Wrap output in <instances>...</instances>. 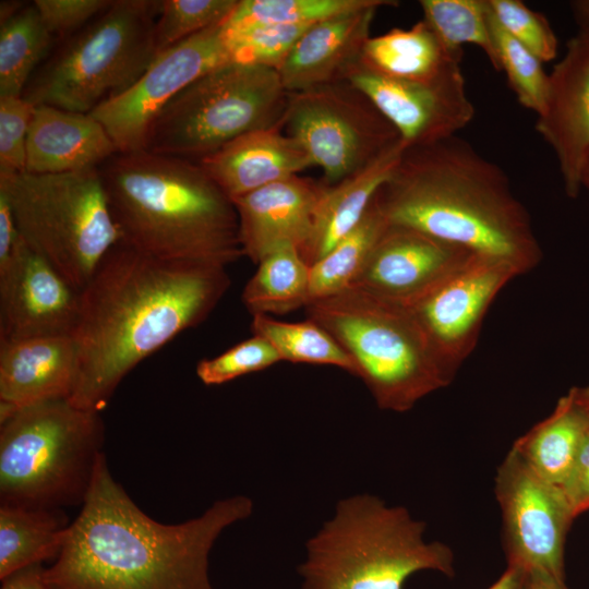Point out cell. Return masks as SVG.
<instances>
[{
	"instance_id": "6da1fadb",
	"label": "cell",
	"mask_w": 589,
	"mask_h": 589,
	"mask_svg": "<svg viewBox=\"0 0 589 589\" xmlns=\"http://www.w3.org/2000/svg\"><path fill=\"white\" fill-rule=\"evenodd\" d=\"M230 284L227 266L159 259L120 241L81 291L72 334L79 370L70 402L101 413L122 380L203 323Z\"/></svg>"
},
{
	"instance_id": "7a4b0ae2",
	"label": "cell",
	"mask_w": 589,
	"mask_h": 589,
	"mask_svg": "<svg viewBox=\"0 0 589 589\" xmlns=\"http://www.w3.org/2000/svg\"><path fill=\"white\" fill-rule=\"evenodd\" d=\"M253 508L249 496L235 495L189 520L159 522L115 480L103 452L62 550L45 568V582L48 589H215L212 549Z\"/></svg>"
},
{
	"instance_id": "3957f363",
	"label": "cell",
	"mask_w": 589,
	"mask_h": 589,
	"mask_svg": "<svg viewBox=\"0 0 589 589\" xmlns=\"http://www.w3.org/2000/svg\"><path fill=\"white\" fill-rule=\"evenodd\" d=\"M374 200L388 224L501 261L518 276L542 259L506 172L457 135L406 147Z\"/></svg>"
},
{
	"instance_id": "277c9868",
	"label": "cell",
	"mask_w": 589,
	"mask_h": 589,
	"mask_svg": "<svg viewBox=\"0 0 589 589\" xmlns=\"http://www.w3.org/2000/svg\"><path fill=\"white\" fill-rule=\"evenodd\" d=\"M99 172L125 244L224 266L243 256L235 205L197 163L142 149L117 153Z\"/></svg>"
},
{
	"instance_id": "5b68a950",
	"label": "cell",
	"mask_w": 589,
	"mask_h": 589,
	"mask_svg": "<svg viewBox=\"0 0 589 589\" xmlns=\"http://www.w3.org/2000/svg\"><path fill=\"white\" fill-rule=\"evenodd\" d=\"M425 527L406 507L376 495L344 497L305 543L297 568L301 589H404L421 570L453 577V550L426 541Z\"/></svg>"
},
{
	"instance_id": "8992f818",
	"label": "cell",
	"mask_w": 589,
	"mask_h": 589,
	"mask_svg": "<svg viewBox=\"0 0 589 589\" xmlns=\"http://www.w3.org/2000/svg\"><path fill=\"white\" fill-rule=\"evenodd\" d=\"M105 442L100 412L53 399L0 421V505H83Z\"/></svg>"
},
{
	"instance_id": "52a82bcc",
	"label": "cell",
	"mask_w": 589,
	"mask_h": 589,
	"mask_svg": "<svg viewBox=\"0 0 589 589\" xmlns=\"http://www.w3.org/2000/svg\"><path fill=\"white\" fill-rule=\"evenodd\" d=\"M304 309L349 354L382 410L409 411L453 382L402 304L348 287Z\"/></svg>"
},
{
	"instance_id": "ba28073f",
	"label": "cell",
	"mask_w": 589,
	"mask_h": 589,
	"mask_svg": "<svg viewBox=\"0 0 589 589\" xmlns=\"http://www.w3.org/2000/svg\"><path fill=\"white\" fill-rule=\"evenodd\" d=\"M161 1L113 0L35 72L23 97L89 113L128 89L157 56Z\"/></svg>"
},
{
	"instance_id": "9c48e42d",
	"label": "cell",
	"mask_w": 589,
	"mask_h": 589,
	"mask_svg": "<svg viewBox=\"0 0 589 589\" xmlns=\"http://www.w3.org/2000/svg\"><path fill=\"white\" fill-rule=\"evenodd\" d=\"M17 232L80 292L121 241L99 168L0 176Z\"/></svg>"
},
{
	"instance_id": "30bf717a",
	"label": "cell",
	"mask_w": 589,
	"mask_h": 589,
	"mask_svg": "<svg viewBox=\"0 0 589 589\" xmlns=\"http://www.w3.org/2000/svg\"><path fill=\"white\" fill-rule=\"evenodd\" d=\"M288 97L277 70L224 63L164 107L144 149L197 163L243 134L283 127Z\"/></svg>"
},
{
	"instance_id": "8fae6325",
	"label": "cell",
	"mask_w": 589,
	"mask_h": 589,
	"mask_svg": "<svg viewBox=\"0 0 589 589\" xmlns=\"http://www.w3.org/2000/svg\"><path fill=\"white\" fill-rule=\"evenodd\" d=\"M283 129L334 184L368 167L401 140L369 97L339 80L289 93Z\"/></svg>"
},
{
	"instance_id": "7c38bea8",
	"label": "cell",
	"mask_w": 589,
	"mask_h": 589,
	"mask_svg": "<svg viewBox=\"0 0 589 589\" xmlns=\"http://www.w3.org/2000/svg\"><path fill=\"white\" fill-rule=\"evenodd\" d=\"M507 564L565 581L564 546L575 519L562 488L540 478L513 449L495 476Z\"/></svg>"
},
{
	"instance_id": "4fadbf2b",
	"label": "cell",
	"mask_w": 589,
	"mask_h": 589,
	"mask_svg": "<svg viewBox=\"0 0 589 589\" xmlns=\"http://www.w3.org/2000/svg\"><path fill=\"white\" fill-rule=\"evenodd\" d=\"M225 22L159 52L128 89L89 112L119 153L144 149L149 127L164 107L192 82L231 61Z\"/></svg>"
},
{
	"instance_id": "5bb4252c",
	"label": "cell",
	"mask_w": 589,
	"mask_h": 589,
	"mask_svg": "<svg viewBox=\"0 0 589 589\" xmlns=\"http://www.w3.org/2000/svg\"><path fill=\"white\" fill-rule=\"evenodd\" d=\"M517 276L507 264L474 253L457 271L405 305L450 378L474 349L493 300Z\"/></svg>"
},
{
	"instance_id": "9a60e30c",
	"label": "cell",
	"mask_w": 589,
	"mask_h": 589,
	"mask_svg": "<svg viewBox=\"0 0 589 589\" xmlns=\"http://www.w3.org/2000/svg\"><path fill=\"white\" fill-rule=\"evenodd\" d=\"M344 80L369 97L406 147L454 136L474 117L460 64L430 81H407L381 75L359 60Z\"/></svg>"
},
{
	"instance_id": "2e32d148",
	"label": "cell",
	"mask_w": 589,
	"mask_h": 589,
	"mask_svg": "<svg viewBox=\"0 0 589 589\" xmlns=\"http://www.w3.org/2000/svg\"><path fill=\"white\" fill-rule=\"evenodd\" d=\"M81 292L21 238L0 269V340L71 336Z\"/></svg>"
},
{
	"instance_id": "e0dca14e",
	"label": "cell",
	"mask_w": 589,
	"mask_h": 589,
	"mask_svg": "<svg viewBox=\"0 0 589 589\" xmlns=\"http://www.w3.org/2000/svg\"><path fill=\"white\" fill-rule=\"evenodd\" d=\"M474 253L400 225H386L350 287L407 305Z\"/></svg>"
},
{
	"instance_id": "ac0fdd59",
	"label": "cell",
	"mask_w": 589,
	"mask_h": 589,
	"mask_svg": "<svg viewBox=\"0 0 589 589\" xmlns=\"http://www.w3.org/2000/svg\"><path fill=\"white\" fill-rule=\"evenodd\" d=\"M534 128L556 156L565 193L576 199L589 159V41L579 35L549 74Z\"/></svg>"
},
{
	"instance_id": "d6986e66",
	"label": "cell",
	"mask_w": 589,
	"mask_h": 589,
	"mask_svg": "<svg viewBox=\"0 0 589 589\" xmlns=\"http://www.w3.org/2000/svg\"><path fill=\"white\" fill-rule=\"evenodd\" d=\"M322 180L293 176L232 199L243 256L257 264L283 245L303 248L323 194Z\"/></svg>"
},
{
	"instance_id": "ffe728a7",
	"label": "cell",
	"mask_w": 589,
	"mask_h": 589,
	"mask_svg": "<svg viewBox=\"0 0 589 589\" xmlns=\"http://www.w3.org/2000/svg\"><path fill=\"white\" fill-rule=\"evenodd\" d=\"M397 4L390 0H371L362 8L311 25L278 69L287 92H302L344 80L361 58L376 11Z\"/></svg>"
},
{
	"instance_id": "44dd1931",
	"label": "cell",
	"mask_w": 589,
	"mask_h": 589,
	"mask_svg": "<svg viewBox=\"0 0 589 589\" xmlns=\"http://www.w3.org/2000/svg\"><path fill=\"white\" fill-rule=\"evenodd\" d=\"M77 370L71 336L0 340V421L23 407L69 399Z\"/></svg>"
},
{
	"instance_id": "7402d4cb",
	"label": "cell",
	"mask_w": 589,
	"mask_h": 589,
	"mask_svg": "<svg viewBox=\"0 0 589 589\" xmlns=\"http://www.w3.org/2000/svg\"><path fill=\"white\" fill-rule=\"evenodd\" d=\"M197 164L230 200L313 167L281 125L243 134Z\"/></svg>"
},
{
	"instance_id": "603a6c76",
	"label": "cell",
	"mask_w": 589,
	"mask_h": 589,
	"mask_svg": "<svg viewBox=\"0 0 589 589\" xmlns=\"http://www.w3.org/2000/svg\"><path fill=\"white\" fill-rule=\"evenodd\" d=\"M117 153L106 129L89 113L34 106L25 172L53 175L99 168Z\"/></svg>"
},
{
	"instance_id": "cb8c5ba5",
	"label": "cell",
	"mask_w": 589,
	"mask_h": 589,
	"mask_svg": "<svg viewBox=\"0 0 589 589\" xmlns=\"http://www.w3.org/2000/svg\"><path fill=\"white\" fill-rule=\"evenodd\" d=\"M402 142L362 170L326 184L318 201L309 240L300 250L311 266L324 257L363 219L378 189L398 164Z\"/></svg>"
},
{
	"instance_id": "d4e9b609",
	"label": "cell",
	"mask_w": 589,
	"mask_h": 589,
	"mask_svg": "<svg viewBox=\"0 0 589 589\" xmlns=\"http://www.w3.org/2000/svg\"><path fill=\"white\" fill-rule=\"evenodd\" d=\"M462 50L448 49L421 20L410 28L395 27L370 36L360 61L370 70L392 79L430 81L460 64Z\"/></svg>"
},
{
	"instance_id": "484cf974",
	"label": "cell",
	"mask_w": 589,
	"mask_h": 589,
	"mask_svg": "<svg viewBox=\"0 0 589 589\" xmlns=\"http://www.w3.org/2000/svg\"><path fill=\"white\" fill-rule=\"evenodd\" d=\"M588 431L589 412L577 401L573 387L512 448L540 478L562 488Z\"/></svg>"
},
{
	"instance_id": "4316f807",
	"label": "cell",
	"mask_w": 589,
	"mask_h": 589,
	"mask_svg": "<svg viewBox=\"0 0 589 589\" xmlns=\"http://www.w3.org/2000/svg\"><path fill=\"white\" fill-rule=\"evenodd\" d=\"M71 522L64 509L0 505V579L57 558Z\"/></svg>"
},
{
	"instance_id": "83f0119b",
	"label": "cell",
	"mask_w": 589,
	"mask_h": 589,
	"mask_svg": "<svg viewBox=\"0 0 589 589\" xmlns=\"http://www.w3.org/2000/svg\"><path fill=\"white\" fill-rule=\"evenodd\" d=\"M310 266L299 249L283 245L267 253L242 291L252 314L281 315L309 303Z\"/></svg>"
},
{
	"instance_id": "f1b7e54d",
	"label": "cell",
	"mask_w": 589,
	"mask_h": 589,
	"mask_svg": "<svg viewBox=\"0 0 589 589\" xmlns=\"http://www.w3.org/2000/svg\"><path fill=\"white\" fill-rule=\"evenodd\" d=\"M53 38L33 3L1 22L0 98L23 95Z\"/></svg>"
},
{
	"instance_id": "f546056e",
	"label": "cell",
	"mask_w": 589,
	"mask_h": 589,
	"mask_svg": "<svg viewBox=\"0 0 589 589\" xmlns=\"http://www.w3.org/2000/svg\"><path fill=\"white\" fill-rule=\"evenodd\" d=\"M251 330L266 339L281 361L332 365L357 376V368L338 341L312 320L283 322L271 315H252Z\"/></svg>"
},
{
	"instance_id": "4dcf8cb0",
	"label": "cell",
	"mask_w": 589,
	"mask_h": 589,
	"mask_svg": "<svg viewBox=\"0 0 589 589\" xmlns=\"http://www.w3.org/2000/svg\"><path fill=\"white\" fill-rule=\"evenodd\" d=\"M386 225L373 199L361 223L324 257L310 266L309 303L351 286Z\"/></svg>"
},
{
	"instance_id": "1f68e13d",
	"label": "cell",
	"mask_w": 589,
	"mask_h": 589,
	"mask_svg": "<svg viewBox=\"0 0 589 589\" xmlns=\"http://www.w3.org/2000/svg\"><path fill=\"white\" fill-rule=\"evenodd\" d=\"M423 20L450 50L471 44L485 53L497 71L486 0H421Z\"/></svg>"
},
{
	"instance_id": "d6a6232c",
	"label": "cell",
	"mask_w": 589,
	"mask_h": 589,
	"mask_svg": "<svg viewBox=\"0 0 589 589\" xmlns=\"http://www.w3.org/2000/svg\"><path fill=\"white\" fill-rule=\"evenodd\" d=\"M371 0H239L228 29L262 25H312L369 4Z\"/></svg>"
},
{
	"instance_id": "836d02e7",
	"label": "cell",
	"mask_w": 589,
	"mask_h": 589,
	"mask_svg": "<svg viewBox=\"0 0 589 589\" xmlns=\"http://www.w3.org/2000/svg\"><path fill=\"white\" fill-rule=\"evenodd\" d=\"M488 11L497 71L506 74L519 104L538 115L544 106L549 87V74L543 62L497 24L489 5Z\"/></svg>"
},
{
	"instance_id": "e575fe53",
	"label": "cell",
	"mask_w": 589,
	"mask_h": 589,
	"mask_svg": "<svg viewBox=\"0 0 589 589\" xmlns=\"http://www.w3.org/2000/svg\"><path fill=\"white\" fill-rule=\"evenodd\" d=\"M310 26L262 25L242 29H228L225 26L230 59L232 62L278 71Z\"/></svg>"
},
{
	"instance_id": "d590c367",
	"label": "cell",
	"mask_w": 589,
	"mask_h": 589,
	"mask_svg": "<svg viewBox=\"0 0 589 589\" xmlns=\"http://www.w3.org/2000/svg\"><path fill=\"white\" fill-rule=\"evenodd\" d=\"M239 0H163L156 22L157 55L225 22Z\"/></svg>"
},
{
	"instance_id": "8d00e7d4",
	"label": "cell",
	"mask_w": 589,
	"mask_h": 589,
	"mask_svg": "<svg viewBox=\"0 0 589 589\" xmlns=\"http://www.w3.org/2000/svg\"><path fill=\"white\" fill-rule=\"evenodd\" d=\"M281 362L273 346L263 337H252L223 353L197 362L196 375L206 386L223 385L247 374Z\"/></svg>"
},
{
	"instance_id": "74e56055",
	"label": "cell",
	"mask_w": 589,
	"mask_h": 589,
	"mask_svg": "<svg viewBox=\"0 0 589 589\" xmlns=\"http://www.w3.org/2000/svg\"><path fill=\"white\" fill-rule=\"evenodd\" d=\"M497 24L543 63L557 53V38L546 17L519 0H486Z\"/></svg>"
},
{
	"instance_id": "f35d334b",
	"label": "cell",
	"mask_w": 589,
	"mask_h": 589,
	"mask_svg": "<svg viewBox=\"0 0 589 589\" xmlns=\"http://www.w3.org/2000/svg\"><path fill=\"white\" fill-rule=\"evenodd\" d=\"M33 110L34 105L23 96L0 98V176L25 172Z\"/></svg>"
},
{
	"instance_id": "ab89813d",
	"label": "cell",
	"mask_w": 589,
	"mask_h": 589,
	"mask_svg": "<svg viewBox=\"0 0 589 589\" xmlns=\"http://www.w3.org/2000/svg\"><path fill=\"white\" fill-rule=\"evenodd\" d=\"M113 0H35L40 19L53 37L79 32L107 10Z\"/></svg>"
},
{
	"instance_id": "60d3db41",
	"label": "cell",
	"mask_w": 589,
	"mask_h": 589,
	"mask_svg": "<svg viewBox=\"0 0 589 589\" xmlns=\"http://www.w3.org/2000/svg\"><path fill=\"white\" fill-rule=\"evenodd\" d=\"M562 490L575 518L589 510V431Z\"/></svg>"
},
{
	"instance_id": "b9f144b4",
	"label": "cell",
	"mask_w": 589,
	"mask_h": 589,
	"mask_svg": "<svg viewBox=\"0 0 589 589\" xmlns=\"http://www.w3.org/2000/svg\"><path fill=\"white\" fill-rule=\"evenodd\" d=\"M20 235L17 232L9 203L4 195L0 194V269L11 261Z\"/></svg>"
},
{
	"instance_id": "7bdbcfd3",
	"label": "cell",
	"mask_w": 589,
	"mask_h": 589,
	"mask_svg": "<svg viewBox=\"0 0 589 589\" xmlns=\"http://www.w3.org/2000/svg\"><path fill=\"white\" fill-rule=\"evenodd\" d=\"M44 573L43 564L27 566L3 578L1 589H48Z\"/></svg>"
},
{
	"instance_id": "ee69618b",
	"label": "cell",
	"mask_w": 589,
	"mask_h": 589,
	"mask_svg": "<svg viewBox=\"0 0 589 589\" xmlns=\"http://www.w3.org/2000/svg\"><path fill=\"white\" fill-rule=\"evenodd\" d=\"M527 569L507 564L505 572L489 589H524Z\"/></svg>"
},
{
	"instance_id": "f6af8a7d",
	"label": "cell",
	"mask_w": 589,
	"mask_h": 589,
	"mask_svg": "<svg viewBox=\"0 0 589 589\" xmlns=\"http://www.w3.org/2000/svg\"><path fill=\"white\" fill-rule=\"evenodd\" d=\"M524 589H568L565 581L538 569L527 570Z\"/></svg>"
},
{
	"instance_id": "bcb514c9",
	"label": "cell",
	"mask_w": 589,
	"mask_h": 589,
	"mask_svg": "<svg viewBox=\"0 0 589 589\" xmlns=\"http://www.w3.org/2000/svg\"><path fill=\"white\" fill-rule=\"evenodd\" d=\"M573 16L579 26V32H589V0L569 2Z\"/></svg>"
},
{
	"instance_id": "7dc6e473",
	"label": "cell",
	"mask_w": 589,
	"mask_h": 589,
	"mask_svg": "<svg viewBox=\"0 0 589 589\" xmlns=\"http://www.w3.org/2000/svg\"><path fill=\"white\" fill-rule=\"evenodd\" d=\"M577 401L589 412V385L586 387H575Z\"/></svg>"
},
{
	"instance_id": "c3c4849f",
	"label": "cell",
	"mask_w": 589,
	"mask_h": 589,
	"mask_svg": "<svg viewBox=\"0 0 589 589\" xmlns=\"http://www.w3.org/2000/svg\"><path fill=\"white\" fill-rule=\"evenodd\" d=\"M581 187L585 188L588 191L589 194V159L586 164V167L582 172L581 177Z\"/></svg>"
},
{
	"instance_id": "681fc988",
	"label": "cell",
	"mask_w": 589,
	"mask_h": 589,
	"mask_svg": "<svg viewBox=\"0 0 589 589\" xmlns=\"http://www.w3.org/2000/svg\"><path fill=\"white\" fill-rule=\"evenodd\" d=\"M578 35L589 41V32H579Z\"/></svg>"
}]
</instances>
